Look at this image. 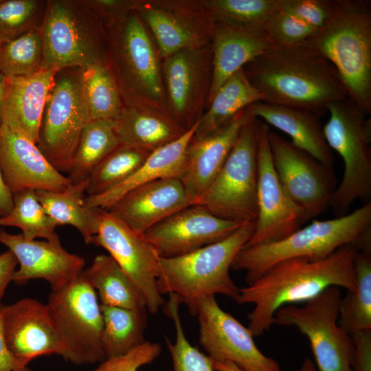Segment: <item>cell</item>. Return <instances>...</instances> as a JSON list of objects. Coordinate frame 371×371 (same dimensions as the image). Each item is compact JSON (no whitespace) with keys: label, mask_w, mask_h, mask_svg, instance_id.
Here are the masks:
<instances>
[{"label":"cell","mask_w":371,"mask_h":371,"mask_svg":"<svg viewBox=\"0 0 371 371\" xmlns=\"http://www.w3.org/2000/svg\"><path fill=\"white\" fill-rule=\"evenodd\" d=\"M0 317L8 348L24 366L41 356H63L64 346L47 304L25 297L0 305Z\"/></svg>","instance_id":"cell-19"},{"label":"cell","mask_w":371,"mask_h":371,"mask_svg":"<svg viewBox=\"0 0 371 371\" xmlns=\"http://www.w3.org/2000/svg\"><path fill=\"white\" fill-rule=\"evenodd\" d=\"M258 101H262L261 93L249 81L243 68L239 69L216 93L192 139H200L216 132L243 109Z\"/></svg>","instance_id":"cell-30"},{"label":"cell","mask_w":371,"mask_h":371,"mask_svg":"<svg viewBox=\"0 0 371 371\" xmlns=\"http://www.w3.org/2000/svg\"><path fill=\"white\" fill-rule=\"evenodd\" d=\"M357 286L341 298L338 324L349 335L371 330V252L358 251L355 258Z\"/></svg>","instance_id":"cell-35"},{"label":"cell","mask_w":371,"mask_h":371,"mask_svg":"<svg viewBox=\"0 0 371 371\" xmlns=\"http://www.w3.org/2000/svg\"><path fill=\"white\" fill-rule=\"evenodd\" d=\"M82 274L98 293L100 305L127 308L146 307L141 292L110 255L96 256Z\"/></svg>","instance_id":"cell-32"},{"label":"cell","mask_w":371,"mask_h":371,"mask_svg":"<svg viewBox=\"0 0 371 371\" xmlns=\"http://www.w3.org/2000/svg\"><path fill=\"white\" fill-rule=\"evenodd\" d=\"M243 69L265 102L306 109L320 115L331 102L348 97L332 63L304 43L271 48Z\"/></svg>","instance_id":"cell-2"},{"label":"cell","mask_w":371,"mask_h":371,"mask_svg":"<svg viewBox=\"0 0 371 371\" xmlns=\"http://www.w3.org/2000/svg\"><path fill=\"white\" fill-rule=\"evenodd\" d=\"M341 298L339 287L330 286L304 306L286 305L274 315V324L295 326L306 336L319 371H353V342L338 324Z\"/></svg>","instance_id":"cell-11"},{"label":"cell","mask_w":371,"mask_h":371,"mask_svg":"<svg viewBox=\"0 0 371 371\" xmlns=\"http://www.w3.org/2000/svg\"><path fill=\"white\" fill-rule=\"evenodd\" d=\"M0 243L8 248L19 264L12 281L23 284L34 279L49 282L52 291L58 290L78 277L85 259L65 249L60 242L26 238L21 233L12 234L0 229Z\"/></svg>","instance_id":"cell-21"},{"label":"cell","mask_w":371,"mask_h":371,"mask_svg":"<svg viewBox=\"0 0 371 371\" xmlns=\"http://www.w3.org/2000/svg\"><path fill=\"white\" fill-rule=\"evenodd\" d=\"M262 25L269 36L272 48L302 43L317 30L280 9L274 12Z\"/></svg>","instance_id":"cell-43"},{"label":"cell","mask_w":371,"mask_h":371,"mask_svg":"<svg viewBox=\"0 0 371 371\" xmlns=\"http://www.w3.org/2000/svg\"><path fill=\"white\" fill-rule=\"evenodd\" d=\"M121 143L113 120L89 121L82 131L67 177L73 183L87 180L96 166Z\"/></svg>","instance_id":"cell-34"},{"label":"cell","mask_w":371,"mask_h":371,"mask_svg":"<svg viewBox=\"0 0 371 371\" xmlns=\"http://www.w3.org/2000/svg\"><path fill=\"white\" fill-rule=\"evenodd\" d=\"M211 47L212 78L207 107L232 75L271 49L272 45L263 25L216 23Z\"/></svg>","instance_id":"cell-26"},{"label":"cell","mask_w":371,"mask_h":371,"mask_svg":"<svg viewBox=\"0 0 371 371\" xmlns=\"http://www.w3.org/2000/svg\"><path fill=\"white\" fill-rule=\"evenodd\" d=\"M161 70L169 115L189 130L207 107L212 78L211 43L162 59Z\"/></svg>","instance_id":"cell-17"},{"label":"cell","mask_w":371,"mask_h":371,"mask_svg":"<svg viewBox=\"0 0 371 371\" xmlns=\"http://www.w3.org/2000/svg\"><path fill=\"white\" fill-rule=\"evenodd\" d=\"M188 205L182 181L178 177H168L131 190L106 210L116 214L137 232L143 234Z\"/></svg>","instance_id":"cell-24"},{"label":"cell","mask_w":371,"mask_h":371,"mask_svg":"<svg viewBox=\"0 0 371 371\" xmlns=\"http://www.w3.org/2000/svg\"><path fill=\"white\" fill-rule=\"evenodd\" d=\"M105 64L124 106L169 115L161 58L150 32L133 11L106 27Z\"/></svg>","instance_id":"cell-3"},{"label":"cell","mask_w":371,"mask_h":371,"mask_svg":"<svg viewBox=\"0 0 371 371\" xmlns=\"http://www.w3.org/2000/svg\"><path fill=\"white\" fill-rule=\"evenodd\" d=\"M47 1L0 0V45L40 27Z\"/></svg>","instance_id":"cell-41"},{"label":"cell","mask_w":371,"mask_h":371,"mask_svg":"<svg viewBox=\"0 0 371 371\" xmlns=\"http://www.w3.org/2000/svg\"><path fill=\"white\" fill-rule=\"evenodd\" d=\"M252 116L249 106L216 132L190 141L179 177L190 205L199 203L225 161L241 128Z\"/></svg>","instance_id":"cell-23"},{"label":"cell","mask_w":371,"mask_h":371,"mask_svg":"<svg viewBox=\"0 0 371 371\" xmlns=\"http://www.w3.org/2000/svg\"><path fill=\"white\" fill-rule=\"evenodd\" d=\"M243 224L221 218L194 204L175 212L143 235L160 258H172L222 240Z\"/></svg>","instance_id":"cell-20"},{"label":"cell","mask_w":371,"mask_h":371,"mask_svg":"<svg viewBox=\"0 0 371 371\" xmlns=\"http://www.w3.org/2000/svg\"><path fill=\"white\" fill-rule=\"evenodd\" d=\"M113 126L122 143L150 152L178 139L188 131L168 115L126 106L113 120Z\"/></svg>","instance_id":"cell-29"},{"label":"cell","mask_w":371,"mask_h":371,"mask_svg":"<svg viewBox=\"0 0 371 371\" xmlns=\"http://www.w3.org/2000/svg\"><path fill=\"white\" fill-rule=\"evenodd\" d=\"M197 315L199 343L212 361H229L245 371H280L278 363L265 355L254 336L218 304L215 295H207L188 306Z\"/></svg>","instance_id":"cell-15"},{"label":"cell","mask_w":371,"mask_h":371,"mask_svg":"<svg viewBox=\"0 0 371 371\" xmlns=\"http://www.w3.org/2000/svg\"><path fill=\"white\" fill-rule=\"evenodd\" d=\"M47 305L64 346L63 358L76 365L105 359L100 304L95 291L82 273L65 286L52 291Z\"/></svg>","instance_id":"cell-12"},{"label":"cell","mask_w":371,"mask_h":371,"mask_svg":"<svg viewBox=\"0 0 371 371\" xmlns=\"http://www.w3.org/2000/svg\"><path fill=\"white\" fill-rule=\"evenodd\" d=\"M336 0H280V9L291 14L315 30L332 16Z\"/></svg>","instance_id":"cell-44"},{"label":"cell","mask_w":371,"mask_h":371,"mask_svg":"<svg viewBox=\"0 0 371 371\" xmlns=\"http://www.w3.org/2000/svg\"><path fill=\"white\" fill-rule=\"evenodd\" d=\"M81 75L78 67L58 71L41 122L37 146L61 173H68L82 131L90 121Z\"/></svg>","instance_id":"cell-10"},{"label":"cell","mask_w":371,"mask_h":371,"mask_svg":"<svg viewBox=\"0 0 371 371\" xmlns=\"http://www.w3.org/2000/svg\"><path fill=\"white\" fill-rule=\"evenodd\" d=\"M13 207V196L6 185L0 168V217L8 214Z\"/></svg>","instance_id":"cell-50"},{"label":"cell","mask_w":371,"mask_h":371,"mask_svg":"<svg viewBox=\"0 0 371 371\" xmlns=\"http://www.w3.org/2000/svg\"><path fill=\"white\" fill-rule=\"evenodd\" d=\"M82 90L91 120H114L124 108L116 83L105 63L82 69Z\"/></svg>","instance_id":"cell-36"},{"label":"cell","mask_w":371,"mask_h":371,"mask_svg":"<svg viewBox=\"0 0 371 371\" xmlns=\"http://www.w3.org/2000/svg\"><path fill=\"white\" fill-rule=\"evenodd\" d=\"M160 352L159 344L146 341L124 355L106 358L93 371H138L152 363Z\"/></svg>","instance_id":"cell-45"},{"label":"cell","mask_w":371,"mask_h":371,"mask_svg":"<svg viewBox=\"0 0 371 371\" xmlns=\"http://www.w3.org/2000/svg\"><path fill=\"white\" fill-rule=\"evenodd\" d=\"M269 131L265 123L258 156V215L252 236L243 247L280 240L307 221L304 211L286 192L273 168Z\"/></svg>","instance_id":"cell-18"},{"label":"cell","mask_w":371,"mask_h":371,"mask_svg":"<svg viewBox=\"0 0 371 371\" xmlns=\"http://www.w3.org/2000/svg\"><path fill=\"white\" fill-rule=\"evenodd\" d=\"M216 371H245L229 361H212Z\"/></svg>","instance_id":"cell-51"},{"label":"cell","mask_w":371,"mask_h":371,"mask_svg":"<svg viewBox=\"0 0 371 371\" xmlns=\"http://www.w3.org/2000/svg\"><path fill=\"white\" fill-rule=\"evenodd\" d=\"M216 23L262 25L280 10V0H204Z\"/></svg>","instance_id":"cell-40"},{"label":"cell","mask_w":371,"mask_h":371,"mask_svg":"<svg viewBox=\"0 0 371 371\" xmlns=\"http://www.w3.org/2000/svg\"><path fill=\"white\" fill-rule=\"evenodd\" d=\"M350 336L355 348L353 371H371V330Z\"/></svg>","instance_id":"cell-47"},{"label":"cell","mask_w":371,"mask_h":371,"mask_svg":"<svg viewBox=\"0 0 371 371\" xmlns=\"http://www.w3.org/2000/svg\"><path fill=\"white\" fill-rule=\"evenodd\" d=\"M12 196L13 207L8 214L0 217L1 226L18 227L28 239L42 238L49 242H60L55 232L57 225L46 214L36 197V190L26 189Z\"/></svg>","instance_id":"cell-38"},{"label":"cell","mask_w":371,"mask_h":371,"mask_svg":"<svg viewBox=\"0 0 371 371\" xmlns=\"http://www.w3.org/2000/svg\"><path fill=\"white\" fill-rule=\"evenodd\" d=\"M97 209L98 230L91 244L109 253L142 294L148 313H156L164 304L157 282L159 256L143 234L113 212Z\"/></svg>","instance_id":"cell-14"},{"label":"cell","mask_w":371,"mask_h":371,"mask_svg":"<svg viewBox=\"0 0 371 371\" xmlns=\"http://www.w3.org/2000/svg\"><path fill=\"white\" fill-rule=\"evenodd\" d=\"M100 17L105 27L122 19L135 11L137 0H84Z\"/></svg>","instance_id":"cell-46"},{"label":"cell","mask_w":371,"mask_h":371,"mask_svg":"<svg viewBox=\"0 0 371 371\" xmlns=\"http://www.w3.org/2000/svg\"><path fill=\"white\" fill-rule=\"evenodd\" d=\"M337 69L348 98L371 113V3L336 0L335 11L306 41Z\"/></svg>","instance_id":"cell-4"},{"label":"cell","mask_w":371,"mask_h":371,"mask_svg":"<svg viewBox=\"0 0 371 371\" xmlns=\"http://www.w3.org/2000/svg\"><path fill=\"white\" fill-rule=\"evenodd\" d=\"M135 12L153 36L161 59L210 43L216 24L204 0H137Z\"/></svg>","instance_id":"cell-13"},{"label":"cell","mask_w":371,"mask_h":371,"mask_svg":"<svg viewBox=\"0 0 371 371\" xmlns=\"http://www.w3.org/2000/svg\"><path fill=\"white\" fill-rule=\"evenodd\" d=\"M254 227L255 222L244 223L222 240L181 256L160 258L157 282L160 294H175L188 307L201 297L216 294L236 300L239 288L229 269Z\"/></svg>","instance_id":"cell-5"},{"label":"cell","mask_w":371,"mask_h":371,"mask_svg":"<svg viewBox=\"0 0 371 371\" xmlns=\"http://www.w3.org/2000/svg\"><path fill=\"white\" fill-rule=\"evenodd\" d=\"M329 118L323 126L327 144L342 158V179L333 193L330 205L336 217L348 214L356 200L371 202L370 141L363 124L366 114L348 97L329 104Z\"/></svg>","instance_id":"cell-9"},{"label":"cell","mask_w":371,"mask_h":371,"mask_svg":"<svg viewBox=\"0 0 371 371\" xmlns=\"http://www.w3.org/2000/svg\"><path fill=\"white\" fill-rule=\"evenodd\" d=\"M265 123L252 116L241 128L221 170L201 198L214 215L240 223L258 215V156Z\"/></svg>","instance_id":"cell-8"},{"label":"cell","mask_w":371,"mask_h":371,"mask_svg":"<svg viewBox=\"0 0 371 371\" xmlns=\"http://www.w3.org/2000/svg\"><path fill=\"white\" fill-rule=\"evenodd\" d=\"M253 115L291 137V142L324 165L333 168L335 157L326 143L320 115L312 111L262 101L249 106Z\"/></svg>","instance_id":"cell-27"},{"label":"cell","mask_w":371,"mask_h":371,"mask_svg":"<svg viewBox=\"0 0 371 371\" xmlns=\"http://www.w3.org/2000/svg\"><path fill=\"white\" fill-rule=\"evenodd\" d=\"M152 152L120 144L93 169L88 178L87 196L102 194L129 178Z\"/></svg>","instance_id":"cell-37"},{"label":"cell","mask_w":371,"mask_h":371,"mask_svg":"<svg viewBox=\"0 0 371 371\" xmlns=\"http://www.w3.org/2000/svg\"><path fill=\"white\" fill-rule=\"evenodd\" d=\"M58 70H41L23 77H6L0 104L1 125L38 144L45 105Z\"/></svg>","instance_id":"cell-25"},{"label":"cell","mask_w":371,"mask_h":371,"mask_svg":"<svg viewBox=\"0 0 371 371\" xmlns=\"http://www.w3.org/2000/svg\"><path fill=\"white\" fill-rule=\"evenodd\" d=\"M0 371H30L18 361L10 352L3 334L0 317Z\"/></svg>","instance_id":"cell-49"},{"label":"cell","mask_w":371,"mask_h":371,"mask_svg":"<svg viewBox=\"0 0 371 371\" xmlns=\"http://www.w3.org/2000/svg\"><path fill=\"white\" fill-rule=\"evenodd\" d=\"M18 260L10 251L0 254V301L9 283L12 281Z\"/></svg>","instance_id":"cell-48"},{"label":"cell","mask_w":371,"mask_h":371,"mask_svg":"<svg viewBox=\"0 0 371 371\" xmlns=\"http://www.w3.org/2000/svg\"><path fill=\"white\" fill-rule=\"evenodd\" d=\"M199 122L178 139L153 151L142 166L122 183L102 194L85 196V205L91 208L107 209L139 186L161 178H179L184 166L186 148Z\"/></svg>","instance_id":"cell-28"},{"label":"cell","mask_w":371,"mask_h":371,"mask_svg":"<svg viewBox=\"0 0 371 371\" xmlns=\"http://www.w3.org/2000/svg\"><path fill=\"white\" fill-rule=\"evenodd\" d=\"M169 295L170 298L164 306V310L165 313L173 321L176 330L174 343L166 339L172 359L173 371H216L211 358L200 352L188 341L179 313L180 300L175 294Z\"/></svg>","instance_id":"cell-42"},{"label":"cell","mask_w":371,"mask_h":371,"mask_svg":"<svg viewBox=\"0 0 371 371\" xmlns=\"http://www.w3.org/2000/svg\"><path fill=\"white\" fill-rule=\"evenodd\" d=\"M267 138L276 172L306 221L325 212L337 186L333 168L274 132Z\"/></svg>","instance_id":"cell-16"},{"label":"cell","mask_w":371,"mask_h":371,"mask_svg":"<svg viewBox=\"0 0 371 371\" xmlns=\"http://www.w3.org/2000/svg\"><path fill=\"white\" fill-rule=\"evenodd\" d=\"M87 186L88 179L72 183L60 192L38 190L36 195L57 226L69 225L76 227L85 243L91 244L98 230V209L89 207L85 203Z\"/></svg>","instance_id":"cell-31"},{"label":"cell","mask_w":371,"mask_h":371,"mask_svg":"<svg viewBox=\"0 0 371 371\" xmlns=\"http://www.w3.org/2000/svg\"><path fill=\"white\" fill-rule=\"evenodd\" d=\"M359 251L354 244L341 246L320 259L293 258L269 267L260 277L240 289L236 302L252 304L248 328L254 337L261 335L274 324L281 307L306 302L330 286L354 291L357 286L355 258Z\"/></svg>","instance_id":"cell-1"},{"label":"cell","mask_w":371,"mask_h":371,"mask_svg":"<svg viewBox=\"0 0 371 371\" xmlns=\"http://www.w3.org/2000/svg\"><path fill=\"white\" fill-rule=\"evenodd\" d=\"M0 168L10 192L65 190L73 183L45 158L36 144L0 125Z\"/></svg>","instance_id":"cell-22"},{"label":"cell","mask_w":371,"mask_h":371,"mask_svg":"<svg viewBox=\"0 0 371 371\" xmlns=\"http://www.w3.org/2000/svg\"><path fill=\"white\" fill-rule=\"evenodd\" d=\"M42 70L105 63L107 33L84 0H49L39 27Z\"/></svg>","instance_id":"cell-7"},{"label":"cell","mask_w":371,"mask_h":371,"mask_svg":"<svg viewBox=\"0 0 371 371\" xmlns=\"http://www.w3.org/2000/svg\"><path fill=\"white\" fill-rule=\"evenodd\" d=\"M371 226V202L352 212L333 219L313 220L286 238L271 243L243 247L231 269L246 273L249 284L269 267L293 258L320 259L342 245L354 244L362 232Z\"/></svg>","instance_id":"cell-6"},{"label":"cell","mask_w":371,"mask_h":371,"mask_svg":"<svg viewBox=\"0 0 371 371\" xmlns=\"http://www.w3.org/2000/svg\"><path fill=\"white\" fill-rule=\"evenodd\" d=\"M43 43L39 27L0 45V73L23 77L42 70Z\"/></svg>","instance_id":"cell-39"},{"label":"cell","mask_w":371,"mask_h":371,"mask_svg":"<svg viewBox=\"0 0 371 371\" xmlns=\"http://www.w3.org/2000/svg\"><path fill=\"white\" fill-rule=\"evenodd\" d=\"M300 371H316V370L313 363L309 359H306L303 362Z\"/></svg>","instance_id":"cell-52"},{"label":"cell","mask_w":371,"mask_h":371,"mask_svg":"<svg viewBox=\"0 0 371 371\" xmlns=\"http://www.w3.org/2000/svg\"><path fill=\"white\" fill-rule=\"evenodd\" d=\"M5 81H6V77L3 75L1 73H0V104L1 100L3 96L5 87ZM0 125H1V121H0Z\"/></svg>","instance_id":"cell-53"},{"label":"cell","mask_w":371,"mask_h":371,"mask_svg":"<svg viewBox=\"0 0 371 371\" xmlns=\"http://www.w3.org/2000/svg\"><path fill=\"white\" fill-rule=\"evenodd\" d=\"M103 319L101 344L105 359L124 355L142 344L147 326L146 307L127 308L100 305Z\"/></svg>","instance_id":"cell-33"}]
</instances>
